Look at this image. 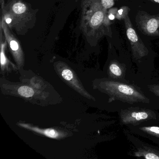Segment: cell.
Instances as JSON below:
<instances>
[{
	"mask_svg": "<svg viewBox=\"0 0 159 159\" xmlns=\"http://www.w3.org/2000/svg\"><path fill=\"white\" fill-rule=\"evenodd\" d=\"M103 8L106 10L111 8L114 5V0H98Z\"/></svg>",
	"mask_w": 159,
	"mask_h": 159,
	"instance_id": "7c38bea8",
	"label": "cell"
},
{
	"mask_svg": "<svg viewBox=\"0 0 159 159\" xmlns=\"http://www.w3.org/2000/svg\"><path fill=\"white\" fill-rule=\"evenodd\" d=\"M1 16L16 34L24 36L35 27L39 9L24 0H1Z\"/></svg>",
	"mask_w": 159,
	"mask_h": 159,
	"instance_id": "7a4b0ae2",
	"label": "cell"
},
{
	"mask_svg": "<svg viewBox=\"0 0 159 159\" xmlns=\"http://www.w3.org/2000/svg\"><path fill=\"white\" fill-rule=\"evenodd\" d=\"M139 30L144 35L159 37V14L150 15L145 11H139L136 16Z\"/></svg>",
	"mask_w": 159,
	"mask_h": 159,
	"instance_id": "8992f818",
	"label": "cell"
},
{
	"mask_svg": "<svg viewBox=\"0 0 159 159\" xmlns=\"http://www.w3.org/2000/svg\"><path fill=\"white\" fill-rule=\"evenodd\" d=\"M139 129L148 134L159 138V127L158 126H143L139 127Z\"/></svg>",
	"mask_w": 159,
	"mask_h": 159,
	"instance_id": "9c48e42d",
	"label": "cell"
},
{
	"mask_svg": "<svg viewBox=\"0 0 159 159\" xmlns=\"http://www.w3.org/2000/svg\"><path fill=\"white\" fill-rule=\"evenodd\" d=\"M128 10H129V8L128 7H123L118 11L116 15V18H118L119 20H121V19H124L126 16L128 15Z\"/></svg>",
	"mask_w": 159,
	"mask_h": 159,
	"instance_id": "8fae6325",
	"label": "cell"
},
{
	"mask_svg": "<svg viewBox=\"0 0 159 159\" xmlns=\"http://www.w3.org/2000/svg\"><path fill=\"white\" fill-rule=\"evenodd\" d=\"M148 88L152 93L159 97V84H150L148 86Z\"/></svg>",
	"mask_w": 159,
	"mask_h": 159,
	"instance_id": "9a60e30c",
	"label": "cell"
},
{
	"mask_svg": "<svg viewBox=\"0 0 159 159\" xmlns=\"http://www.w3.org/2000/svg\"><path fill=\"white\" fill-rule=\"evenodd\" d=\"M75 1L76 2H77L79 1H80V0H75Z\"/></svg>",
	"mask_w": 159,
	"mask_h": 159,
	"instance_id": "e0dca14e",
	"label": "cell"
},
{
	"mask_svg": "<svg viewBox=\"0 0 159 159\" xmlns=\"http://www.w3.org/2000/svg\"><path fill=\"white\" fill-rule=\"evenodd\" d=\"M62 75V77L66 80H71L73 79V73L70 70L66 69L63 70Z\"/></svg>",
	"mask_w": 159,
	"mask_h": 159,
	"instance_id": "5bb4252c",
	"label": "cell"
},
{
	"mask_svg": "<svg viewBox=\"0 0 159 159\" xmlns=\"http://www.w3.org/2000/svg\"><path fill=\"white\" fill-rule=\"evenodd\" d=\"M124 20L126 36L131 44L133 57L136 60L141 59L148 54V50L136 32L128 15Z\"/></svg>",
	"mask_w": 159,
	"mask_h": 159,
	"instance_id": "5b68a950",
	"label": "cell"
},
{
	"mask_svg": "<svg viewBox=\"0 0 159 159\" xmlns=\"http://www.w3.org/2000/svg\"><path fill=\"white\" fill-rule=\"evenodd\" d=\"M102 88L110 97V102L118 100L130 104L150 102L149 99L134 85L117 81L107 80L103 82Z\"/></svg>",
	"mask_w": 159,
	"mask_h": 159,
	"instance_id": "3957f363",
	"label": "cell"
},
{
	"mask_svg": "<svg viewBox=\"0 0 159 159\" xmlns=\"http://www.w3.org/2000/svg\"><path fill=\"white\" fill-rule=\"evenodd\" d=\"M152 2H155V3L159 4V0H148Z\"/></svg>",
	"mask_w": 159,
	"mask_h": 159,
	"instance_id": "2e32d148",
	"label": "cell"
},
{
	"mask_svg": "<svg viewBox=\"0 0 159 159\" xmlns=\"http://www.w3.org/2000/svg\"><path fill=\"white\" fill-rule=\"evenodd\" d=\"M134 156L147 159H159V151L147 147L139 148L134 152Z\"/></svg>",
	"mask_w": 159,
	"mask_h": 159,
	"instance_id": "52a82bcc",
	"label": "cell"
},
{
	"mask_svg": "<svg viewBox=\"0 0 159 159\" xmlns=\"http://www.w3.org/2000/svg\"><path fill=\"white\" fill-rule=\"evenodd\" d=\"M120 122L122 125H138L145 121L156 119V115L151 110L138 107L122 110L120 113Z\"/></svg>",
	"mask_w": 159,
	"mask_h": 159,
	"instance_id": "277c9868",
	"label": "cell"
},
{
	"mask_svg": "<svg viewBox=\"0 0 159 159\" xmlns=\"http://www.w3.org/2000/svg\"><path fill=\"white\" fill-rule=\"evenodd\" d=\"M108 25L107 10L98 0H82L80 28L88 43H96L107 35Z\"/></svg>",
	"mask_w": 159,
	"mask_h": 159,
	"instance_id": "6da1fadb",
	"label": "cell"
},
{
	"mask_svg": "<svg viewBox=\"0 0 159 159\" xmlns=\"http://www.w3.org/2000/svg\"><path fill=\"white\" fill-rule=\"evenodd\" d=\"M43 133L45 135L52 138H56L59 136V134L54 129H48L43 131Z\"/></svg>",
	"mask_w": 159,
	"mask_h": 159,
	"instance_id": "4fadbf2b",
	"label": "cell"
},
{
	"mask_svg": "<svg viewBox=\"0 0 159 159\" xmlns=\"http://www.w3.org/2000/svg\"><path fill=\"white\" fill-rule=\"evenodd\" d=\"M18 92L20 95L26 98L32 97L34 94L33 89L27 86H21L18 89Z\"/></svg>",
	"mask_w": 159,
	"mask_h": 159,
	"instance_id": "30bf717a",
	"label": "cell"
},
{
	"mask_svg": "<svg viewBox=\"0 0 159 159\" xmlns=\"http://www.w3.org/2000/svg\"><path fill=\"white\" fill-rule=\"evenodd\" d=\"M109 70L111 78L116 80H121L124 78L125 75L124 67L117 61L111 62L110 65Z\"/></svg>",
	"mask_w": 159,
	"mask_h": 159,
	"instance_id": "ba28073f",
	"label": "cell"
}]
</instances>
